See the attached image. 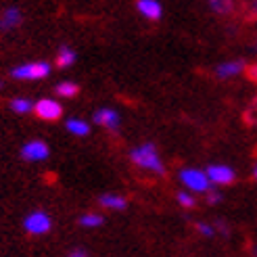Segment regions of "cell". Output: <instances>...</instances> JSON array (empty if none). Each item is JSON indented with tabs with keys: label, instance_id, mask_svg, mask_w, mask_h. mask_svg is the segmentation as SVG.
<instances>
[{
	"label": "cell",
	"instance_id": "cell-19",
	"mask_svg": "<svg viewBox=\"0 0 257 257\" xmlns=\"http://www.w3.org/2000/svg\"><path fill=\"white\" fill-rule=\"evenodd\" d=\"M178 203L182 207H195V199H192L188 192H178Z\"/></svg>",
	"mask_w": 257,
	"mask_h": 257
},
{
	"label": "cell",
	"instance_id": "cell-9",
	"mask_svg": "<svg viewBox=\"0 0 257 257\" xmlns=\"http://www.w3.org/2000/svg\"><path fill=\"white\" fill-rule=\"evenodd\" d=\"M23 15H21V11L15 9V7H11L7 9L3 15H0V30H11V28H17V25L21 23Z\"/></svg>",
	"mask_w": 257,
	"mask_h": 257
},
{
	"label": "cell",
	"instance_id": "cell-3",
	"mask_svg": "<svg viewBox=\"0 0 257 257\" xmlns=\"http://www.w3.org/2000/svg\"><path fill=\"white\" fill-rule=\"evenodd\" d=\"M180 180L190 188V190H197V192H209L211 190V182L205 176V172L199 170H182L180 174Z\"/></svg>",
	"mask_w": 257,
	"mask_h": 257
},
{
	"label": "cell",
	"instance_id": "cell-22",
	"mask_svg": "<svg viewBox=\"0 0 257 257\" xmlns=\"http://www.w3.org/2000/svg\"><path fill=\"white\" fill-rule=\"evenodd\" d=\"M211 7H213L215 11H222V13L230 11V3H211Z\"/></svg>",
	"mask_w": 257,
	"mask_h": 257
},
{
	"label": "cell",
	"instance_id": "cell-25",
	"mask_svg": "<svg viewBox=\"0 0 257 257\" xmlns=\"http://www.w3.org/2000/svg\"><path fill=\"white\" fill-rule=\"evenodd\" d=\"M69 257H86V253H84V251H73Z\"/></svg>",
	"mask_w": 257,
	"mask_h": 257
},
{
	"label": "cell",
	"instance_id": "cell-20",
	"mask_svg": "<svg viewBox=\"0 0 257 257\" xmlns=\"http://www.w3.org/2000/svg\"><path fill=\"white\" fill-rule=\"evenodd\" d=\"M197 230H199V232L203 234V236H213V228L211 226H207V224H197Z\"/></svg>",
	"mask_w": 257,
	"mask_h": 257
},
{
	"label": "cell",
	"instance_id": "cell-5",
	"mask_svg": "<svg viewBox=\"0 0 257 257\" xmlns=\"http://www.w3.org/2000/svg\"><path fill=\"white\" fill-rule=\"evenodd\" d=\"M34 111H36L38 117L46 119V121H55V119H59L63 115L61 105H59V102H55V100H50V98L38 100V105H34Z\"/></svg>",
	"mask_w": 257,
	"mask_h": 257
},
{
	"label": "cell",
	"instance_id": "cell-1",
	"mask_svg": "<svg viewBox=\"0 0 257 257\" xmlns=\"http://www.w3.org/2000/svg\"><path fill=\"white\" fill-rule=\"evenodd\" d=\"M130 157L136 165H140V168H145V170H151V172H155V174H165V168H163V163L157 155V149L153 147L151 143L143 145V147H138L130 153Z\"/></svg>",
	"mask_w": 257,
	"mask_h": 257
},
{
	"label": "cell",
	"instance_id": "cell-21",
	"mask_svg": "<svg viewBox=\"0 0 257 257\" xmlns=\"http://www.w3.org/2000/svg\"><path fill=\"white\" fill-rule=\"evenodd\" d=\"M247 78H249L251 82H257V63H255V65H251V67L247 69Z\"/></svg>",
	"mask_w": 257,
	"mask_h": 257
},
{
	"label": "cell",
	"instance_id": "cell-17",
	"mask_svg": "<svg viewBox=\"0 0 257 257\" xmlns=\"http://www.w3.org/2000/svg\"><path fill=\"white\" fill-rule=\"evenodd\" d=\"M11 109L15 113H28L30 109H34V105L28 98H15V100H11Z\"/></svg>",
	"mask_w": 257,
	"mask_h": 257
},
{
	"label": "cell",
	"instance_id": "cell-26",
	"mask_svg": "<svg viewBox=\"0 0 257 257\" xmlns=\"http://www.w3.org/2000/svg\"><path fill=\"white\" fill-rule=\"evenodd\" d=\"M253 178L257 180V165H255V170H253Z\"/></svg>",
	"mask_w": 257,
	"mask_h": 257
},
{
	"label": "cell",
	"instance_id": "cell-13",
	"mask_svg": "<svg viewBox=\"0 0 257 257\" xmlns=\"http://www.w3.org/2000/svg\"><path fill=\"white\" fill-rule=\"evenodd\" d=\"M98 201H100V205H105V207H111V209H123V207H125V199H123V197L102 195Z\"/></svg>",
	"mask_w": 257,
	"mask_h": 257
},
{
	"label": "cell",
	"instance_id": "cell-4",
	"mask_svg": "<svg viewBox=\"0 0 257 257\" xmlns=\"http://www.w3.org/2000/svg\"><path fill=\"white\" fill-rule=\"evenodd\" d=\"M25 230H28L30 234H46L48 230H50V217L44 213V211H34L30 213L28 217H25V222H23Z\"/></svg>",
	"mask_w": 257,
	"mask_h": 257
},
{
	"label": "cell",
	"instance_id": "cell-6",
	"mask_svg": "<svg viewBox=\"0 0 257 257\" xmlns=\"http://www.w3.org/2000/svg\"><path fill=\"white\" fill-rule=\"evenodd\" d=\"M205 176H207V180L209 182H213V184H222V186H226V184H232L234 182V172L228 168V165H209L207 168V172H205Z\"/></svg>",
	"mask_w": 257,
	"mask_h": 257
},
{
	"label": "cell",
	"instance_id": "cell-8",
	"mask_svg": "<svg viewBox=\"0 0 257 257\" xmlns=\"http://www.w3.org/2000/svg\"><path fill=\"white\" fill-rule=\"evenodd\" d=\"M94 123H98V125H105V127H117L119 125V113H115V111H111V109H100V111H96L94 113Z\"/></svg>",
	"mask_w": 257,
	"mask_h": 257
},
{
	"label": "cell",
	"instance_id": "cell-2",
	"mask_svg": "<svg viewBox=\"0 0 257 257\" xmlns=\"http://www.w3.org/2000/svg\"><path fill=\"white\" fill-rule=\"evenodd\" d=\"M50 73V65L44 61H38V63H25L21 67H15L13 69V78L17 80H40V78H46Z\"/></svg>",
	"mask_w": 257,
	"mask_h": 257
},
{
	"label": "cell",
	"instance_id": "cell-24",
	"mask_svg": "<svg viewBox=\"0 0 257 257\" xmlns=\"http://www.w3.org/2000/svg\"><path fill=\"white\" fill-rule=\"evenodd\" d=\"M217 230H220V232H224V234H228V228L224 226V222H217Z\"/></svg>",
	"mask_w": 257,
	"mask_h": 257
},
{
	"label": "cell",
	"instance_id": "cell-27",
	"mask_svg": "<svg viewBox=\"0 0 257 257\" xmlns=\"http://www.w3.org/2000/svg\"><path fill=\"white\" fill-rule=\"evenodd\" d=\"M3 86H5V84H3V82H0V88H3Z\"/></svg>",
	"mask_w": 257,
	"mask_h": 257
},
{
	"label": "cell",
	"instance_id": "cell-23",
	"mask_svg": "<svg viewBox=\"0 0 257 257\" xmlns=\"http://www.w3.org/2000/svg\"><path fill=\"white\" fill-rule=\"evenodd\" d=\"M207 201H209L211 205H213V203H220V201H222V195H217V192H211V190H209V192H207Z\"/></svg>",
	"mask_w": 257,
	"mask_h": 257
},
{
	"label": "cell",
	"instance_id": "cell-12",
	"mask_svg": "<svg viewBox=\"0 0 257 257\" xmlns=\"http://www.w3.org/2000/svg\"><path fill=\"white\" fill-rule=\"evenodd\" d=\"M73 63H75V53H73L69 46H61L59 48V55H57V67L65 69V67L73 65Z\"/></svg>",
	"mask_w": 257,
	"mask_h": 257
},
{
	"label": "cell",
	"instance_id": "cell-15",
	"mask_svg": "<svg viewBox=\"0 0 257 257\" xmlns=\"http://www.w3.org/2000/svg\"><path fill=\"white\" fill-rule=\"evenodd\" d=\"M78 86H75L73 82H61V84H57V88H55V92L59 94V96H65V98H71V96H75L78 94Z\"/></svg>",
	"mask_w": 257,
	"mask_h": 257
},
{
	"label": "cell",
	"instance_id": "cell-16",
	"mask_svg": "<svg viewBox=\"0 0 257 257\" xmlns=\"http://www.w3.org/2000/svg\"><path fill=\"white\" fill-rule=\"evenodd\" d=\"M242 119H245L247 123H251V125H257V96L247 105L245 113H242Z\"/></svg>",
	"mask_w": 257,
	"mask_h": 257
},
{
	"label": "cell",
	"instance_id": "cell-18",
	"mask_svg": "<svg viewBox=\"0 0 257 257\" xmlns=\"http://www.w3.org/2000/svg\"><path fill=\"white\" fill-rule=\"evenodd\" d=\"M80 224L82 226H90V228L100 226L102 224V215H98V213H86V215L80 217Z\"/></svg>",
	"mask_w": 257,
	"mask_h": 257
},
{
	"label": "cell",
	"instance_id": "cell-10",
	"mask_svg": "<svg viewBox=\"0 0 257 257\" xmlns=\"http://www.w3.org/2000/svg\"><path fill=\"white\" fill-rule=\"evenodd\" d=\"M136 7H138V11L143 13L147 19H151V21H157V19L161 17V13H163V11H161V5L155 3V0H140Z\"/></svg>",
	"mask_w": 257,
	"mask_h": 257
},
{
	"label": "cell",
	"instance_id": "cell-11",
	"mask_svg": "<svg viewBox=\"0 0 257 257\" xmlns=\"http://www.w3.org/2000/svg\"><path fill=\"white\" fill-rule=\"evenodd\" d=\"M242 69H245V63L242 61H232V63H222V65H217V75L220 78H232V75L240 73Z\"/></svg>",
	"mask_w": 257,
	"mask_h": 257
},
{
	"label": "cell",
	"instance_id": "cell-14",
	"mask_svg": "<svg viewBox=\"0 0 257 257\" xmlns=\"http://www.w3.org/2000/svg\"><path fill=\"white\" fill-rule=\"evenodd\" d=\"M67 130L71 134H75V136H86L90 132V125L86 121H82V119H69L67 121Z\"/></svg>",
	"mask_w": 257,
	"mask_h": 257
},
{
	"label": "cell",
	"instance_id": "cell-7",
	"mask_svg": "<svg viewBox=\"0 0 257 257\" xmlns=\"http://www.w3.org/2000/svg\"><path fill=\"white\" fill-rule=\"evenodd\" d=\"M48 147L46 143H42V140H32V143L28 145H23L21 149V157L23 159H28V161H42L48 157Z\"/></svg>",
	"mask_w": 257,
	"mask_h": 257
}]
</instances>
